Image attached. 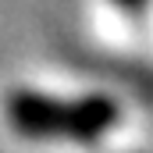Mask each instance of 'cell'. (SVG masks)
Returning a JSON list of instances; mask_svg holds the SVG:
<instances>
[{
    "label": "cell",
    "instance_id": "6da1fadb",
    "mask_svg": "<svg viewBox=\"0 0 153 153\" xmlns=\"http://www.w3.org/2000/svg\"><path fill=\"white\" fill-rule=\"evenodd\" d=\"M7 121L32 139H78L93 143L117 121V103L107 96L82 100H53L39 93H14L7 100Z\"/></svg>",
    "mask_w": 153,
    "mask_h": 153
},
{
    "label": "cell",
    "instance_id": "7a4b0ae2",
    "mask_svg": "<svg viewBox=\"0 0 153 153\" xmlns=\"http://www.w3.org/2000/svg\"><path fill=\"white\" fill-rule=\"evenodd\" d=\"M117 4H125V7H139L143 0H117Z\"/></svg>",
    "mask_w": 153,
    "mask_h": 153
}]
</instances>
